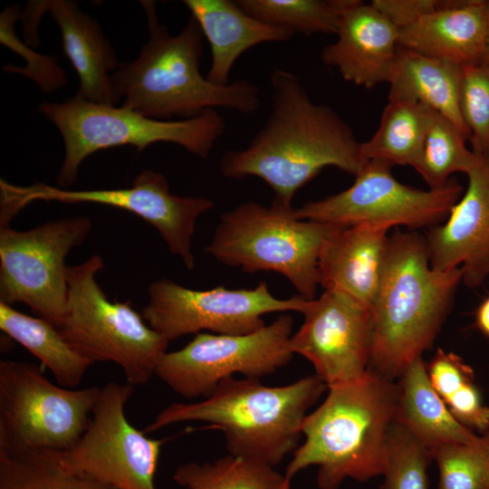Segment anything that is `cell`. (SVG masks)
Wrapping results in <instances>:
<instances>
[{"label":"cell","instance_id":"6","mask_svg":"<svg viewBox=\"0 0 489 489\" xmlns=\"http://www.w3.org/2000/svg\"><path fill=\"white\" fill-rule=\"evenodd\" d=\"M38 111L60 131L64 158L57 175L59 187L77 181L82 163L91 154L129 145L139 152L158 142L177 144L206 158L225 130L224 118L216 110L181 120L149 118L126 106L97 103L76 94L61 103L43 101Z\"/></svg>","mask_w":489,"mask_h":489},{"label":"cell","instance_id":"22","mask_svg":"<svg viewBox=\"0 0 489 489\" xmlns=\"http://www.w3.org/2000/svg\"><path fill=\"white\" fill-rule=\"evenodd\" d=\"M209 43L211 65L206 74L217 85L229 84L232 68L247 50L264 43L290 40L288 28L264 23L245 13L235 1L185 0Z\"/></svg>","mask_w":489,"mask_h":489},{"label":"cell","instance_id":"12","mask_svg":"<svg viewBox=\"0 0 489 489\" xmlns=\"http://www.w3.org/2000/svg\"><path fill=\"white\" fill-rule=\"evenodd\" d=\"M292 323L290 315L283 314L247 334L197 333L180 350L166 352L155 376L186 398H206L235 373L260 379L291 360Z\"/></svg>","mask_w":489,"mask_h":489},{"label":"cell","instance_id":"20","mask_svg":"<svg viewBox=\"0 0 489 489\" xmlns=\"http://www.w3.org/2000/svg\"><path fill=\"white\" fill-rule=\"evenodd\" d=\"M388 230L359 224L333 232L320 253V285L343 292L371 310L388 253Z\"/></svg>","mask_w":489,"mask_h":489},{"label":"cell","instance_id":"1","mask_svg":"<svg viewBox=\"0 0 489 489\" xmlns=\"http://www.w3.org/2000/svg\"><path fill=\"white\" fill-rule=\"evenodd\" d=\"M269 83L267 120L248 146L224 153L221 173L232 179L261 178L273 191V201L288 207L326 167L359 174L368 161L349 124L331 107L314 103L290 71L273 69Z\"/></svg>","mask_w":489,"mask_h":489},{"label":"cell","instance_id":"28","mask_svg":"<svg viewBox=\"0 0 489 489\" xmlns=\"http://www.w3.org/2000/svg\"><path fill=\"white\" fill-rule=\"evenodd\" d=\"M184 489H287L283 475L273 467L227 455L213 462H189L173 474Z\"/></svg>","mask_w":489,"mask_h":489},{"label":"cell","instance_id":"37","mask_svg":"<svg viewBox=\"0 0 489 489\" xmlns=\"http://www.w3.org/2000/svg\"><path fill=\"white\" fill-rule=\"evenodd\" d=\"M475 324L478 330L489 338V296L480 303L476 310Z\"/></svg>","mask_w":489,"mask_h":489},{"label":"cell","instance_id":"25","mask_svg":"<svg viewBox=\"0 0 489 489\" xmlns=\"http://www.w3.org/2000/svg\"><path fill=\"white\" fill-rule=\"evenodd\" d=\"M0 329L49 369L62 387H77L91 366L52 322L24 314L4 302H0Z\"/></svg>","mask_w":489,"mask_h":489},{"label":"cell","instance_id":"33","mask_svg":"<svg viewBox=\"0 0 489 489\" xmlns=\"http://www.w3.org/2000/svg\"><path fill=\"white\" fill-rule=\"evenodd\" d=\"M438 467V489H489V447L450 444L428 450Z\"/></svg>","mask_w":489,"mask_h":489},{"label":"cell","instance_id":"34","mask_svg":"<svg viewBox=\"0 0 489 489\" xmlns=\"http://www.w3.org/2000/svg\"><path fill=\"white\" fill-rule=\"evenodd\" d=\"M460 111L469 133L472 151L489 159V67L463 66Z\"/></svg>","mask_w":489,"mask_h":489},{"label":"cell","instance_id":"38","mask_svg":"<svg viewBox=\"0 0 489 489\" xmlns=\"http://www.w3.org/2000/svg\"><path fill=\"white\" fill-rule=\"evenodd\" d=\"M481 63L489 67V42Z\"/></svg>","mask_w":489,"mask_h":489},{"label":"cell","instance_id":"10","mask_svg":"<svg viewBox=\"0 0 489 489\" xmlns=\"http://www.w3.org/2000/svg\"><path fill=\"white\" fill-rule=\"evenodd\" d=\"M0 224L8 225L20 210L34 201L94 203L129 211L154 226L169 252L188 270L195 268L192 237L198 217L214 208L210 198L173 194L165 176L145 169L130 187L113 189L72 190L42 182L16 186L0 179Z\"/></svg>","mask_w":489,"mask_h":489},{"label":"cell","instance_id":"23","mask_svg":"<svg viewBox=\"0 0 489 489\" xmlns=\"http://www.w3.org/2000/svg\"><path fill=\"white\" fill-rule=\"evenodd\" d=\"M394 422L427 449L450 445H477L482 436L461 424L433 388L422 357L414 360L399 376Z\"/></svg>","mask_w":489,"mask_h":489},{"label":"cell","instance_id":"31","mask_svg":"<svg viewBox=\"0 0 489 489\" xmlns=\"http://www.w3.org/2000/svg\"><path fill=\"white\" fill-rule=\"evenodd\" d=\"M0 489H115L62 468L49 451L0 455Z\"/></svg>","mask_w":489,"mask_h":489},{"label":"cell","instance_id":"4","mask_svg":"<svg viewBox=\"0 0 489 489\" xmlns=\"http://www.w3.org/2000/svg\"><path fill=\"white\" fill-rule=\"evenodd\" d=\"M326 388L316 374L279 387L265 386L260 379L232 377L200 401L169 404L144 432L206 422L224 433L229 455L274 467L298 447L308 410Z\"/></svg>","mask_w":489,"mask_h":489},{"label":"cell","instance_id":"27","mask_svg":"<svg viewBox=\"0 0 489 489\" xmlns=\"http://www.w3.org/2000/svg\"><path fill=\"white\" fill-rule=\"evenodd\" d=\"M433 388L465 427L489 431V407L483 404L472 369L455 353L441 349L427 367Z\"/></svg>","mask_w":489,"mask_h":489},{"label":"cell","instance_id":"13","mask_svg":"<svg viewBox=\"0 0 489 489\" xmlns=\"http://www.w3.org/2000/svg\"><path fill=\"white\" fill-rule=\"evenodd\" d=\"M142 310L146 322L167 340L208 331L216 334H247L265 326L263 316L271 312L302 313L309 301L300 295L279 299L266 282L252 289L193 290L162 278L148 288Z\"/></svg>","mask_w":489,"mask_h":489},{"label":"cell","instance_id":"21","mask_svg":"<svg viewBox=\"0 0 489 489\" xmlns=\"http://www.w3.org/2000/svg\"><path fill=\"white\" fill-rule=\"evenodd\" d=\"M398 34L401 47L460 66L479 64L489 42V1L453 0Z\"/></svg>","mask_w":489,"mask_h":489},{"label":"cell","instance_id":"7","mask_svg":"<svg viewBox=\"0 0 489 489\" xmlns=\"http://www.w3.org/2000/svg\"><path fill=\"white\" fill-rule=\"evenodd\" d=\"M292 206L246 201L224 213L206 252L245 273L283 274L306 300L320 285L318 262L326 239L340 225L297 219Z\"/></svg>","mask_w":489,"mask_h":489},{"label":"cell","instance_id":"36","mask_svg":"<svg viewBox=\"0 0 489 489\" xmlns=\"http://www.w3.org/2000/svg\"><path fill=\"white\" fill-rule=\"evenodd\" d=\"M453 0H373L371 4L398 30L442 9Z\"/></svg>","mask_w":489,"mask_h":489},{"label":"cell","instance_id":"9","mask_svg":"<svg viewBox=\"0 0 489 489\" xmlns=\"http://www.w3.org/2000/svg\"><path fill=\"white\" fill-rule=\"evenodd\" d=\"M101 388L53 384L36 364L0 361V455L61 452L81 438Z\"/></svg>","mask_w":489,"mask_h":489},{"label":"cell","instance_id":"11","mask_svg":"<svg viewBox=\"0 0 489 489\" xmlns=\"http://www.w3.org/2000/svg\"><path fill=\"white\" fill-rule=\"evenodd\" d=\"M88 217L49 221L18 231L0 226V302L24 303L57 328L67 308L65 258L91 231Z\"/></svg>","mask_w":489,"mask_h":489},{"label":"cell","instance_id":"8","mask_svg":"<svg viewBox=\"0 0 489 489\" xmlns=\"http://www.w3.org/2000/svg\"><path fill=\"white\" fill-rule=\"evenodd\" d=\"M104 267L99 254L68 267V298L60 328L67 342L91 365L111 361L127 383L147 384L167 352L168 340L129 302H111L96 280Z\"/></svg>","mask_w":489,"mask_h":489},{"label":"cell","instance_id":"26","mask_svg":"<svg viewBox=\"0 0 489 489\" xmlns=\"http://www.w3.org/2000/svg\"><path fill=\"white\" fill-rule=\"evenodd\" d=\"M388 98L377 131L369 140L360 142L361 155L366 161L416 168L432 109L404 97Z\"/></svg>","mask_w":489,"mask_h":489},{"label":"cell","instance_id":"24","mask_svg":"<svg viewBox=\"0 0 489 489\" xmlns=\"http://www.w3.org/2000/svg\"><path fill=\"white\" fill-rule=\"evenodd\" d=\"M463 66L399 46L388 80V95L419 101L469 133L460 111Z\"/></svg>","mask_w":489,"mask_h":489},{"label":"cell","instance_id":"35","mask_svg":"<svg viewBox=\"0 0 489 489\" xmlns=\"http://www.w3.org/2000/svg\"><path fill=\"white\" fill-rule=\"evenodd\" d=\"M19 17V10L14 6L3 10L0 15V42L23 56L27 62L24 67L7 63L3 66V72L25 75L43 92L62 88L66 83V75L56 58L34 52L15 34L14 24Z\"/></svg>","mask_w":489,"mask_h":489},{"label":"cell","instance_id":"17","mask_svg":"<svg viewBox=\"0 0 489 489\" xmlns=\"http://www.w3.org/2000/svg\"><path fill=\"white\" fill-rule=\"evenodd\" d=\"M466 175V189L446 223L431 226L425 241L433 269L461 268L463 282L474 288L489 277V161L478 157Z\"/></svg>","mask_w":489,"mask_h":489},{"label":"cell","instance_id":"2","mask_svg":"<svg viewBox=\"0 0 489 489\" xmlns=\"http://www.w3.org/2000/svg\"><path fill=\"white\" fill-rule=\"evenodd\" d=\"M140 3L148 41L136 59L120 62L110 76L123 106L163 120L189 119L216 108L247 115L259 110L261 95L255 83L239 79L217 85L202 75L204 34L195 17L191 15L181 31L172 35L158 21L156 4Z\"/></svg>","mask_w":489,"mask_h":489},{"label":"cell","instance_id":"18","mask_svg":"<svg viewBox=\"0 0 489 489\" xmlns=\"http://www.w3.org/2000/svg\"><path fill=\"white\" fill-rule=\"evenodd\" d=\"M44 12L58 25L62 52L79 76L76 94L92 102L117 105L121 98L110 76L120 62L99 23L82 13L75 1L45 0L28 4L22 14L24 27L37 32Z\"/></svg>","mask_w":489,"mask_h":489},{"label":"cell","instance_id":"19","mask_svg":"<svg viewBox=\"0 0 489 489\" xmlns=\"http://www.w3.org/2000/svg\"><path fill=\"white\" fill-rule=\"evenodd\" d=\"M335 34V42L321 52L325 65L365 89L388 82L399 47L398 29L371 3L347 0Z\"/></svg>","mask_w":489,"mask_h":489},{"label":"cell","instance_id":"16","mask_svg":"<svg viewBox=\"0 0 489 489\" xmlns=\"http://www.w3.org/2000/svg\"><path fill=\"white\" fill-rule=\"evenodd\" d=\"M290 350L308 360L327 387L350 382L369 369L371 310L347 294L324 290L309 301Z\"/></svg>","mask_w":489,"mask_h":489},{"label":"cell","instance_id":"15","mask_svg":"<svg viewBox=\"0 0 489 489\" xmlns=\"http://www.w3.org/2000/svg\"><path fill=\"white\" fill-rule=\"evenodd\" d=\"M462 195L463 187L455 179L438 188L417 189L398 181L390 165L369 160L350 187L309 201L294 208L293 215L297 219L340 226L372 224L415 229L443 220Z\"/></svg>","mask_w":489,"mask_h":489},{"label":"cell","instance_id":"32","mask_svg":"<svg viewBox=\"0 0 489 489\" xmlns=\"http://www.w3.org/2000/svg\"><path fill=\"white\" fill-rule=\"evenodd\" d=\"M427 447L397 423L388 438V461L381 489H428Z\"/></svg>","mask_w":489,"mask_h":489},{"label":"cell","instance_id":"29","mask_svg":"<svg viewBox=\"0 0 489 489\" xmlns=\"http://www.w3.org/2000/svg\"><path fill=\"white\" fill-rule=\"evenodd\" d=\"M466 137L449 120L431 110L422 150L415 168L429 188L445 186L452 174H467L477 156L465 145Z\"/></svg>","mask_w":489,"mask_h":489},{"label":"cell","instance_id":"5","mask_svg":"<svg viewBox=\"0 0 489 489\" xmlns=\"http://www.w3.org/2000/svg\"><path fill=\"white\" fill-rule=\"evenodd\" d=\"M461 268L430 266L425 238L396 231L371 307L369 369L390 379L429 349L447 314Z\"/></svg>","mask_w":489,"mask_h":489},{"label":"cell","instance_id":"39","mask_svg":"<svg viewBox=\"0 0 489 489\" xmlns=\"http://www.w3.org/2000/svg\"><path fill=\"white\" fill-rule=\"evenodd\" d=\"M482 438L484 439L485 445L489 447V431L486 432Z\"/></svg>","mask_w":489,"mask_h":489},{"label":"cell","instance_id":"14","mask_svg":"<svg viewBox=\"0 0 489 489\" xmlns=\"http://www.w3.org/2000/svg\"><path fill=\"white\" fill-rule=\"evenodd\" d=\"M134 386L115 381L101 388L91 420L70 449L49 451L65 470L115 489H156L155 475L163 440L137 429L125 415Z\"/></svg>","mask_w":489,"mask_h":489},{"label":"cell","instance_id":"3","mask_svg":"<svg viewBox=\"0 0 489 489\" xmlns=\"http://www.w3.org/2000/svg\"><path fill=\"white\" fill-rule=\"evenodd\" d=\"M368 369L360 379L328 387L323 402L305 417L304 442L292 453L283 475L287 489L300 471L317 465L320 489H339L382 475L388 438L394 423L397 384Z\"/></svg>","mask_w":489,"mask_h":489},{"label":"cell","instance_id":"30","mask_svg":"<svg viewBox=\"0 0 489 489\" xmlns=\"http://www.w3.org/2000/svg\"><path fill=\"white\" fill-rule=\"evenodd\" d=\"M253 17L305 36L335 34L347 0H237Z\"/></svg>","mask_w":489,"mask_h":489},{"label":"cell","instance_id":"40","mask_svg":"<svg viewBox=\"0 0 489 489\" xmlns=\"http://www.w3.org/2000/svg\"><path fill=\"white\" fill-rule=\"evenodd\" d=\"M489 161V159H487Z\"/></svg>","mask_w":489,"mask_h":489}]
</instances>
